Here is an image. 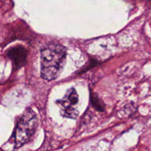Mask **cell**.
I'll list each match as a JSON object with an SVG mask.
<instances>
[{
  "mask_svg": "<svg viewBox=\"0 0 151 151\" xmlns=\"http://www.w3.org/2000/svg\"><path fill=\"white\" fill-rule=\"evenodd\" d=\"M66 57V49L58 44H50L41 51V76L46 81L58 78L63 71Z\"/></svg>",
  "mask_w": 151,
  "mask_h": 151,
  "instance_id": "cell-1",
  "label": "cell"
},
{
  "mask_svg": "<svg viewBox=\"0 0 151 151\" xmlns=\"http://www.w3.org/2000/svg\"><path fill=\"white\" fill-rule=\"evenodd\" d=\"M38 126V117L32 109H27L19 122L14 131L15 147L18 148L26 144L33 136Z\"/></svg>",
  "mask_w": 151,
  "mask_h": 151,
  "instance_id": "cell-2",
  "label": "cell"
},
{
  "mask_svg": "<svg viewBox=\"0 0 151 151\" xmlns=\"http://www.w3.org/2000/svg\"><path fill=\"white\" fill-rule=\"evenodd\" d=\"M78 101L79 98L76 90L74 88H69L63 99L57 101L61 114L64 117L76 119L79 115V111L78 109Z\"/></svg>",
  "mask_w": 151,
  "mask_h": 151,
  "instance_id": "cell-3",
  "label": "cell"
},
{
  "mask_svg": "<svg viewBox=\"0 0 151 151\" xmlns=\"http://www.w3.org/2000/svg\"><path fill=\"white\" fill-rule=\"evenodd\" d=\"M7 55L13 60L17 68H20L25 63L27 58V50L22 46L13 47L8 50Z\"/></svg>",
  "mask_w": 151,
  "mask_h": 151,
  "instance_id": "cell-4",
  "label": "cell"
}]
</instances>
